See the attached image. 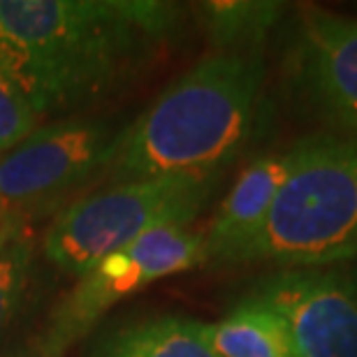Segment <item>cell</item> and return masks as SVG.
<instances>
[{
  "mask_svg": "<svg viewBox=\"0 0 357 357\" xmlns=\"http://www.w3.org/2000/svg\"><path fill=\"white\" fill-rule=\"evenodd\" d=\"M181 28L162 0H0V59L40 119L132 84Z\"/></svg>",
  "mask_w": 357,
  "mask_h": 357,
  "instance_id": "cell-1",
  "label": "cell"
},
{
  "mask_svg": "<svg viewBox=\"0 0 357 357\" xmlns=\"http://www.w3.org/2000/svg\"><path fill=\"white\" fill-rule=\"evenodd\" d=\"M265 73L262 52L204 56L119 132L107 174L223 176L253 132Z\"/></svg>",
  "mask_w": 357,
  "mask_h": 357,
  "instance_id": "cell-2",
  "label": "cell"
},
{
  "mask_svg": "<svg viewBox=\"0 0 357 357\" xmlns=\"http://www.w3.org/2000/svg\"><path fill=\"white\" fill-rule=\"evenodd\" d=\"M288 153V178L239 262L323 269L357 260V137L309 135Z\"/></svg>",
  "mask_w": 357,
  "mask_h": 357,
  "instance_id": "cell-3",
  "label": "cell"
},
{
  "mask_svg": "<svg viewBox=\"0 0 357 357\" xmlns=\"http://www.w3.org/2000/svg\"><path fill=\"white\" fill-rule=\"evenodd\" d=\"M220 176H162L114 183L77 199L42 241L49 262L79 276L98 260L165 225H190Z\"/></svg>",
  "mask_w": 357,
  "mask_h": 357,
  "instance_id": "cell-4",
  "label": "cell"
},
{
  "mask_svg": "<svg viewBox=\"0 0 357 357\" xmlns=\"http://www.w3.org/2000/svg\"><path fill=\"white\" fill-rule=\"evenodd\" d=\"M204 234L188 225H165L130 246L98 260L49 313L33 351L38 357H63L89 337L107 311L160 278L204 265Z\"/></svg>",
  "mask_w": 357,
  "mask_h": 357,
  "instance_id": "cell-5",
  "label": "cell"
},
{
  "mask_svg": "<svg viewBox=\"0 0 357 357\" xmlns=\"http://www.w3.org/2000/svg\"><path fill=\"white\" fill-rule=\"evenodd\" d=\"M119 132L102 119L40 126L0 155V211L17 225L52 211L107 167Z\"/></svg>",
  "mask_w": 357,
  "mask_h": 357,
  "instance_id": "cell-6",
  "label": "cell"
},
{
  "mask_svg": "<svg viewBox=\"0 0 357 357\" xmlns=\"http://www.w3.org/2000/svg\"><path fill=\"white\" fill-rule=\"evenodd\" d=\"M283 318L299 357H357V304L341 269H281L246 295Z\"/></svg>",
  "mask_w": 357,
  "mask_h": 357,
  "instance_id": "cell-7",
  "label": "cell"
},
{
  "mask_svg": "<svg viewBox=\"0 0 357 357\" xmlns=\"http://www.w3.org/2000/svg\"><path fill=\"white\" fill-rule=\"evenodd\" d=\"M290 68L313 109L339 135L357 137V19L302 7Z\"/></svg>",
  "mask_w": 357,
  "mask_h": 357,
  "instance_id": "cell-8",
  "label": "cell"
},
{
  "mask_svg": "<svg viewBox=\"0 0 357 357\" xmlns=\"http://www.w3.org/2000/svg\"><path fill=\"white\" fill-rule=\"evenodd\" d=\"M290 172V153L262 155L241 169L204 234L206 262H239L260 232Z\"/></svg>",
  "mask_w": 357,
  "mask_h": 357,
  "instance_id": "cell-9",
  "label": "cell"
},
{
  "mask_svg": "<svg viewBox=\"0 0 357 357\" xmlns=\"http://www.w3.org/2000/svg\"><path fill=\"white\" fill-rule=\"evenodd\" d=\"M199 327L218 357H299L283 318L248 297L216 323L199 320Z\"/></svg>",
  "mask_w": 357,
  "mask_h": 357,
  "instance_id": "cell-10",
  "label": "cell"
},
{
  "mask_svg": "<svg viewBox=\"0 0 357 357\" xmlns=\"http://www.w3.org/2000/svg\"><path fill=\"white\" fill-rule=\"evenodd\" d=\"M86 357H218L199 320L160 316L102 334Z\"/></svg>",
  "mask_w": 357,
  "mask_h": 357,
  "instance_id": "cell-11",
  "label": "cell"
},
{
  "mask_svg": "<svg viewBox=\"0 0 357 357\" xmlns=\"http://www.w3.org/2000/svg\"><path fill=\"white\" fill-rule=\"evenodd\" d=\"M285 10L288 5L278 0H209L192 5L213 54L262 52Z\"/></svg>",
  "mask_w": 357,
  "mask_h": 357,
  "instance_id": "cell-12",
  "label": "cell"
},
{
  "mask_svg": "<svg viewBox=\"0 0 357 357\" xmlns=\"http://www.w3.org/2000/svg\"><path fill=\"white\" fill-rule=\"evenodd\" d=\"M33 265V244L24 234L0 246V337L10 330L12 320L24 304Z\"/></svg>",
  "mask_w": 357,
  "mask_h": 357,
  "instance_id": "cell-13",
  "label": "cell"
},
{
  "mask_svg": "<svg viewBox=\"0 0 357 357\" xmlns=\"http://www.w3.org/2000/svg\"><path fill=\"white\" fill-rule=\"evenodd\" d=\"M40 114L35 112L24 89L0 59V153L21 144L28 135L40 128Z\"/></svg>",
  "mask_w": 357,
  "mask_h": 357,
  "instance_id": "cell-14",
  "label": "cell"
},
{
  "mask_svg": "<svg viewBox=\"0 0 357 357\" xmlns=\"http://www.w3.org/2000/svg\"><path fill=\"white\" fill-rule=\"evenodd\" d=\"M339 269H341V274H344L346 283H348V290H351V295L357 304V260L346 262V265H341Z\"/></svg>",
  "mask_w": 357,
  "mask_h": 357,
  "instance_id": "cell-15",
  "label": "cell"
},
{
  "mask_svg": "<svg viewBox=\"0 0 357 357\" xmlns=\"http://www.w3.org/2000/svg\"><path fill=\"white\" fill-rule=\"evenodd\" d=\"M17 234H19V225L12 223V220L0 211V246H5L7 241L14 239Z\"/></svg>",
  "mask_w": 357,
  "mask_h": 357,
  "instance_id": "cell-16",
  "label": "cell"
}]
</instances>
